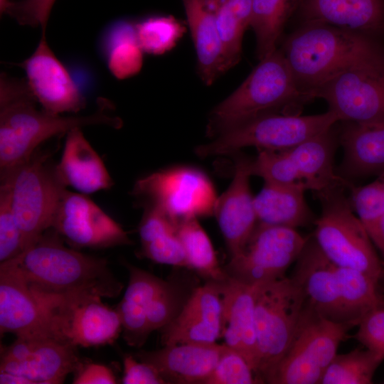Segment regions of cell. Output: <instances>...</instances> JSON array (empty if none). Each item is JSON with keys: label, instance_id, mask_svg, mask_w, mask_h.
<instances>
[{"label": "cell", "instance_id": "1", "mask_svg": "<svg viewBox=\"0 0 384 384\" xmlns=\"http://www.w3.org/2000/svg\"><path fill=\"white\" fill-rule=\"evenodd\" d=\"M0 268L19 277L45 308L87 297L114 298L123 288L106 259L66 247L51 228Z\"/></svg>", "mask_w": 384, "mask_h": 384}, {"label": "cell", "instance_id": "2", "mask_svg": "<svg viewBox=\"0 0 384 384\" xmlns=\"http://www.w3.org/2000/svg\"><path fill=\"white\" fill-rule=\"evenodd\" d=\"M301 91H316L336 75L384 59V40L320 23L299 24L279 48Z\"/></svg>", "mask_w": 384, "mask_h": 384}, {"label": "cell", "instance_id": "3", "mask_svg": "<svg viewBox=\"0 0 384 384\" xmlns=\"http://www.w3.org/2000/svg\"><path fill=\"white\" fill-rule=\"evenodd\" d=\"M26 81L2 73L0 78V172L28 159L47 139L74 128L103 124L119 128L122 122L107 112L108 105L86 116L63 117L42 108Z\"/></svg>", "mask_w": 384, "mask_h": 384}, {"label": "cell", "instance_id": "4", "mask_svg": "<svg viewBox=\"0 0 384 384\" xmlns=\"http://www.w3.org/2000/svg\"><path fill=\"white\" fill-rule=\"evenodd\" d=\"M314 99L298 87L279 48L260 60L245 80L210 112L211 137L269 114H301Z\"/></svg>", "mask_w": 384, "mask_h": 384}, {"label": "cell", "instance_id": "5", "mask_svg": "<svg viewBox=\"0 0 384 384\" xmlns=\"http://www.w3.org/2000/svg\"><path fill=\"white\" fill-rule=\"evenodd\" d=\"M337 122L310 139L282 151H259L251 161L252 176L265 182L293 186L314 193L353 185L336 173L334 155L339 145Z\"/></svg>", "mask_w": 384, "mask_h": 384}, {"label": "cell", "instance_id": "6", "mask_svg": "<svg viewBox=\"0 0 384 384\" xmlns=\"http://www.w3.org/2000/svg\"><path fill=\"white\" fill-rule=\"evenodd\" d=\"M346 191L333 187L315 193L321 212L314 223L312 236L334 264L363 272L378 282L383 272L382 263Z\"/></svg>", "mask_w": 384, "mask_h": 384}, {"label": "cell", "instance_id": "7", "mask_svg": "<svg viewBox=\"0 0 384 384\" xmlns=\"http://www.w3.org/2000/svg\"><path fill=\"white\" fill-rule=\"evenodd\" d=\"M0 179L9 191L27 248L50 228L66 186L59 178L55 165L51 164L50 152L37 150L26 161L0 172Z\"/></svg>", "mask_w": 384, "mask_h": 384}, {"label": "cell", "instance_id": "8", "mask_svg": "<svg viewBox=\"0 0 384 384\" xmlns=\"http://www.w3.org/2000/svg\"><path fill=\"white\" fill-rule=\"evenodd\" d=\"M351 328L325 319L306 300L292 341L266 383L319 384Z\"/></svg>", "mask_w": 384, "mask_h": 384}, {"label": "cell", "instance_id": "9", "mask_svg": "<svg viewBox=\"0 0 384 384\" xmlns=\"http://www.w3.org/2000/svg\"><path fill=\"white\" fill-rule=\"evenodd\" d=\"M255 319L259 356L257 378H267L286 352L306 300L290 277L255 284Z\"/></svg>", "mask_w": 384, "mask_h": 384}, {"label": "cell", "instance_id": "10", "mask_svg": "<svg viewBox=\"0 0 384 384\" xmlns=\"http://www.w3.org/2000/svg\"><path fill=\"white\" fill-rule=\"evenodd\" d=\"M338 122L332 112L314 114H269L262 115L214 137L196 148L197 155L207 157L235 154L245 147L258 151H282L316 136Z\"/></svg>", "mask_w": 384, "mask_h": 384}, {"label": "cell", "instance_id": "11", "mask_svg": "<svg viewBox=\"0 0 384 384\" xmlns=\"http://www.w3.org/2000/svg\"><path fill=\"white\" fill-rule=\"evenodd\" d=\"M144 206H153L173 221L214 215L218 196L202 171L189 166L160 170L139 179L133 189Z\"/></svg>", "mask_w": 384, "mask_h": 384}, {"label": "cell", "instance_id": "12", "mask_svg": "<svg viewBox=\"0 0 384 384\" xmlns=\"http://www.w3.org/2000/svg\"><path fill=\"white\" fill-rule=\"evenodd\" d=\"M308 237L295 228L257 223L244 248L223 270L228 277L252 285L283 277Z\"/></svg>", "mask_w": 384, "mask_h": 384}, {"label": "cell", "instance_id": "13", "mask_svg": "<svg viewBox=\"0 0 384 384\" xmlns=\"http://www.w3.org/2000/svg\"><path fill=\"white\" fill-rule=\"evenodd\" d=\"M339 121L384 122V59L348 70L315 92Z\"/></svg>", "mask_w": 384, "mask_h": 384}, {"label": "cell", "instance_id": "14", "mask_svg": "<svg viewBox=\"0 0 384 384\" xmlns=\"http://www.w3.org/2000/svg\"><path fill=\"white\" fill-rule=\"evenodd\" d=\"M75 347L51 337H16L1 349L0 372L27 379L31 384H59L80 367Z\"/></svg>", "mask_w": 384, "mask_h": 384}, {"label": "cell", "instance_id": "15", "mask_svg": "<svg viewBox=\"0 0 384 384\" xmlns=\"http://www.w3.org/2000/svg\"><path fill=\"white\" fill-rule=\"evenodd\" d=\"M51 228L75 247L107 248L129 245L127 233L86 196L65 189Z\"/></svg>", "mask_w": 384, "mask_h": 384}, {"label": "cell", "instance_id": "16", "mask_svg": "<svg viewBox=\"0 0 384 384\" xmlns=\"http://www.w3.org/2000/svg\"><path fill=\"white\" fill-rule=\"evenodd\" d=\"M101 299L87 297L48 308L55 338L74 346L112 343L122 330L121 319Z\"/></svg>", "mask_w": 384, "mask_h": 384}, {"label": "cell", "instance_id": "17", "mask_svg": "<svg viewBox=\"0 0 384 384\" xmlns=\"http://www.w3.org/2000/svg\"><path fill=\"white\" fill-rule=\"evenodd\" d=\"M28 87L42 109L53 114L77 112L85 98L64 65L49 47L45 34L21 64Z\"/></svg>", "mask_w": 384, "mask_h": 384}, {"label": "cell", "instance_id": "18", "mask_svg": "<svg viewBox=\"0 0 384 384\" xmlns=\"http://www.w3.org/2000/svg\"><path fill=\"white\" fill-rule=\"evenodd\" d=\"M292 278L320 315L336 323L356 326L342 298L335 264L325 256L312 235L308 237L296 260Z\"/></svg>", "mask_w": 384, "mask_h": 384}, {"label": "cell", "instance_id": "19", "mask_svg": "<svg viewBox=\"0 0 384 384\" xmlns=\"http://www.w3.org/2000/svg\"><path fill=\"white\" fill-rule=\"evenodd\" d=\"M222 323L220 284L208 281L193 291L174 319L161 329V343H215L221 337Z\"/></svg>", "mask_w": 384, "mask_h": 384}, {"label": "cell", "instance_id": "20", "mask_svg": "<svg viewBox=\"0 0 384 384\" xmlns=\"http://www.w3.org/2000/svg\"><path fill=\"white\" fill-rule=\"evenodd\" d=\"M251 161L242 154L236 156L233 180L218 197L214 210L231 257L244 248L258 223L250 185Z\"/></svg>", "mask_w": 384, "mask_h": 384}, {"label": "cell", "instance_id": "21", "mask_svg": "<svg viewBox=\"0 0 384 384\" xmlns=\"http://www.w3.org/2000/svg\"><path fill=\"white\" fill-rule=\"evenodd\" d=\"M227 348L216 342L183 343L142 351L136 356L152 366L166 383L204 384Z\"/></svg>", "mask_w": 384, "mask_h": 384}, {"label": "cell", "instance_id": "22", "mask_svg": "<svg viewBox=\"0 0 384 384\" xmlns=\"http://www.w3.org/2000/svg\"><path fill=\"white\" fill-rule=\"evenodd\" d=\"M220 284L223 300L221 337L228 347L242 356L257 377L259 356L255 319V284L230 277Z\"/></svg>", "mask_w": 384, "mask_h": 384}, {"label": "cell", "instance_id": "23", "mask_svg": "<svg viewBox=\"0 0 384 384\" xmlns=\"http://www.w3.org/2000/svg\"><path fill=\"white\" fill-rule=\"evenodd\" d=\"M0 332L21 338H56L46 309L19 277L3 268H0Z\"/></svg>", "mask_w": 384, "mask_h": 384}, {"label": "cell", "instance_id": "24", "mask_svg": "<svg viewBox=\"0 0 384 384\" xmlns=\"http://www.w3.org/2000/svg\"><path fill=\"white\" fill-rule=\"evenodd\" d=\"M299 24L326 23L384 40V0H301Z\"/></svg>", "mask_w": 384, "mask_h": 384}, {"label": "cell", "instance_id": "25", "mask_svg": "<svg viewBox=\"0 0 384 384\" xmlns=\"http://www.w3.org/2000/svg\"><path fill=\"white\" fill-rule=\"evenodd\" d=\"M337 129L343 150L342 161L336 169L339 176L352 182L384 171V122L339 121Z\"/></svg>", "mask_w": 384, "mask_h": 384}, {"label": "cell", "instance_id": "26", "mask_svg": "<svg viewBox=\"0 0 384 384\" xmlns=\"http://www.w3.org/2000/svg\"><path fill=\"white\" fill-rule=\"evenodd\" d=\"M55 170L66 187L71 186L82 193L107 189L113 185L102 160L79 127L66 134L62 156Z\"/></svg>", "mask_w": 384, "mask_h": 384}, {"label": "cell", "instance_id": "27", "mask_svg": "<svg viewBox=\"0 0 384 384\" xmlns=\"http://www.w3.org/2000/svg\"><path fill=\"white\" fill-rule=\"evenodd\" d=\"M219 0H182L196 48L198 74L207 85L226 71L216 23Z\"/></svg>", "mask_w": 384, "mask_h": 384}, {"label": "cell", "instance_id": "28", "mask_svg": "<svg viewBox=\"0 0 384 384\" xmlns=\"http://www.w3.org/2000/svg\"><path fill=\"white\" fill-rule=\"evenodd\" d=\"M126 267L129 271L128 285L116 309L125 341L130 346L140 347L151 333L147 321L150 304L169 282L129 264Z\"/></svg>", "mask_w": 384, "mask_h": 384}, {"label": "cell", "instance_id": "29", "mask_svg": "<svg viewBox=\"0 0 384 384\" xmlns=\"http://www.w3.org/2000/svg\"><path fill=\"white\" fill-rule=\"evenodd\" d=\"M304 192L293 186L265 182L254 197L257 222L295 229L314 224L316 218L305 201Z\"/></svg>", "mask_w": 384, "mask_h": 384}, {"label": "cell", "instance_id": "30", "mask_svg": "<svg viewBox=\"0 0 384 384\" xmlns=\"http://www.w3.org/2000/svg\"><path fill=\"white\" fill-rule=\"evenodd\" d=\"M139 234L145 257L159 264L189 268L178 235L177 223L162 211L151 206H144Z\"/></svg>", "mask_w": 384, "mask_h": 384}, {"label": "cell", "instance_id": "31", "mask_svg": "<svg viewBox=\"0 0 384 384\" xmlns=\"http://www.w3.org/2000/svg\"><path fill=\"white\" fill-rule=\"evenodd\" d=\"M100 50L111 74L122 80L137 74L142 65V49L135 23L128 19L111 22L100 40Z\"/></svg>", "mask_w": 384, "mask_h": 384}, {"label": "cell", "instance_id": "32", "mask_svg": "<svg viewBox=\"0 0 384 384\" xmlns=\"http://www.w3.org/2000/svg\"><path fill=\"white\" fill-rule=\"evenodd\" d=\"M301 0H252L250 26L256 39V55L261 60L275 51L289 18Z\"/></svg>", "mask_w": 384, "mask_h": 384}, {"label": "cell", "instance_id": "33", "mask_svg": "<svg viewBox=\"0 0 384 384\" xmlns=\"http://www.w3.org/2000/svg\"><path fill=\"white\" fill-rule=\"evenodd\" d=\"M252 0H219L216 23L226 70L235 65L242 53V42L250 26Z\"/></svg>", "mask_w": 384, "mask_h": 384}, {"label": "cell", "instance_id": "34", "mask_svg": "<svg viewBox=\"0 0 384 384\" xmlns=\"http://www.w3.org/2000/svg\"><path fill=\"white\" fill-rule=\"evenodd\" d=\"M177 230L190 269L195 270L208 281L223 282L228 278L219 265L208 235L196 218L179 221Z\"/></svg>", "mask_w": 384, "mask_h": 384}, {"label": "cell", "instance_id": "35", "mask_svg": "<svg viewBox=\"0 0 384 384\" xmlns=\"http://www.w3.org/2000/svg\"><path fill=\"white\" fill-rule=\"evenodd\" d=\"M384 360L368 348L336 354L326 369L319 384H369Z\"/></svg>", "mask_w": 384, "mask_h": 384}, {"label": "cell", "instance_id": "36", "mask_svg": "<svg viewBox=\"0 0 384 384\" xmlns=\"http://www.w3.org/2000/svg\"><path fill=\"white\" fill-rule=\"evenodd\" d=\"M135 27L142 50L152 55L169 50L181 31V25L170 16H150L136 23Z\"/></svg>", "mask_w": 384, "mask_h": 384}, {"label": "cell", "instance_id": "37", "mask_svg": "<svg viewBox=\"0 0 384 384\" xmlns=\"http://www.w3.org/2000/svg\"><path fill=\"white\" fill-rule=\"evenodd\" d=\"M26 248L24 236L14 215L9 191L0 185V263L16 257Z\"/></svg>", "mask_w": 384, "mask_h": 384}, {"label": "cell", "instance_id": "38", "mask_svg": "<svg viewBox=\"0 0 384 384\" xmlns=\"http://www.w3.org/2000/svg\"><path fill=\"white\" fill-rule=\"evenodd\" d=\"M353 210L364 225L384 215V171L373 182L348 190Z\"/></svg>", "mask_w": 384, "mask_h": 384}, {"label": "cell", "instance_id": "39", "mask_svg": "<svg viewBox=\"0 0 384 384\" xmlns=\"http://www.w3.org/2000/svg\"><path fill=\"white\" fill-rule=\"evenodd\" d=\"M258 383L252 368L237 351L225 350L204 384Z\"/></svg>", "mask_w": 384, "mask_h": 384}, {"label": "cell", "instance_id": "40", "mask_svg": "<svg viewBox=\"0 0 384 384\" xmlns=\"http://www.w3.org/2000/svg\"><path fill=\"white\" fill-rule=\"evenodd\" d=\"M55 0H0L1 13L15 19L21 26L46 29Z\"/></svg>", "mask_w": 384, "mask_h": 384}, {"label": "cell", "instance_id": "41", "mask_svg": "<svg viewBox=\"0 0 384 384\" xmlns=\"http://www.w3.org/2000/svg\"><path fill=\"white\" fill-rule=\"evenodd\" d=\"M178 287L168 285L154 299L147 312V321L151 332L161 329L169 324L179 312L186 302Z\"/></svg>", "mask_w": 384, "mask_h": 384}, {"label": "cell", "instance_id": "42", "mask_svg": "<svg viewBox=\"0 0 384 384\" xmlns=\"http://www.w3.org/2000/svg\"><path fill=\"white\" fill-rule=\"evenodd\" d=\"M354 338L384 358V307L380 305L362 319Z\"/></svg>", "mask_w": 384, "mask_h": 384}, {"label": "cell", "instance_id": "43", "mask_svg": "<svg viewBox=\"0 0 384 384\" xmlns=\"http://www.w3.org/2000/svg\"><path fill=\"white\" fill-rule=\"evenodd\" d=\"M124 384H164L166 383L159 372L150 364L137 361L134 356L125 355L123 358Z\"/></svg>", "mask_w": 384, "mask_h": 384}, {"label": "cell", "instance_id": "44", "mask_svg": "<svg viewBox=\"0 0 384 384\" xmlns=\"http://www.w3.org/2000/svg\"><path fill=\"white\" fill-rule=\"evenodd\" d=\"M75 384H113L116 383L112 370L105 366L96 363L80 366L73 382Z\"/></svg>", "mask_w": 384, "mask_h": 384}, {"label": "cell", "instance_id": "45", "mask_svg": "<svg viewBox=\"0 0 384 384\" xmlns=\"http://www.w3.org/2000/svg\"><path fill=\"white\" fill-rule=\"evenodd\" d=\"M364 225L384 260V215Z\"/></svg>", "mask_w": 384, "mask_h": 384}, {"label": "cell", "instance_id": "46", "mask_svg": "<svg viewBox=\"0 0 384 384\" xmlns=\"http://www.w3.org/2000/svg\"><path fill=\"white\" fill-rule=\"evenodd\" d=\"M1 384H31L30 382L23 377L17 375L0 372Z\"/></svg>", "mask_w": 384, "mask_h": 384}]
</instances>
